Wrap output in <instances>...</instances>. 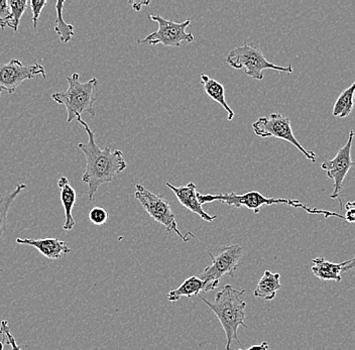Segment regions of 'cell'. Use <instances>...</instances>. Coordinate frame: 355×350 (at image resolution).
Returning a JSON list of instances; mask_svg holds the SVG:
<instances>
[{"label": "cell", "instance_id": "1", "mask_svg": "<svg viewBox=\"0 0 355 350\" xmlns=\"http://www.w3.org/2000/svg\"><path fill=\"white\" fill-rule=\"evenodd\" d=\"M80 125H83L88 134V143H80L78 148L86 158V170L82 181L88 185L87 195L92 200L100 186L110 183L117 175L128 167L123 152L119 150H111L110 146L101 150L95 141V134L81 117H78Z\"/></svg>", "mask_w": 355, "mask_h": 350}, {"label": "cell", "instance_id": "4", "mask_svg": "<svg viewBox=\"0 0 355 350\" xmlns=\"http://www.w3.org/2000/svg\"><path fill=\"white\" fill-rule=\"evenodd\" d=\"M80 75L73 73L71 76H67L68 89L52 94V99L58 104L65 106L67 110V123H72L74 119L81 117L83 112L95 116L96 112L94 110L95 97L94 90L98 85V80L92 78L85 83H81L79 80Z\"/></svg>", "mask_w": 355, "mask_h": 350}, {"label": "cell", "instance_id": "31", "mask_svg": "<svg viewBox=\"0 0 355 350\" xmlns=\"http://www.w3.org/2000/svg\"><path fill=\"white\" fill-rule=\"evenodd\" d=\"M1 92H2V90H1V89H0V94H1Z\"/></svg>", "mask_w": 355, "mask_h": 350}, {"label": "cell", "instance_id": "13", "mask_svg": "<svg viewBox=\"0 0 355 350\" xmlns=\"http://www.w3.org/2000/svg\"><path fill=\"white\" fill-rule=\"evenodd\" d=\"M312 272L321 281H334L340 283L343 281L341 274L354 268V259L343 263H331L324 258H316L312 261Z\"/></svg>", "mask_w": 355, "mask_h": 350}, {"label": "cell", "instance_id": "22", "mask_svg": "<svg viewBox=\"0 0 355 350\" xmlns=\"http://www.w3.org/2000/svg\"><path fill=\"white\" fill-rule=\"evenodd\" d=\"M65 0H59L55 3V12H57V19H55V32L59 35L60 41L63 44L69 43L74 37V26L72 24H67L64 21L63 12Z\"/></svg>", "mask_w": 355, "mask_h": 350}, {"label": "cell", "instance_id": "30", "mask_svg": "<svg viewBox=\"0 0 355 350\" xmlns=\"http://www.w3.org/2000/svg\"><path fill=\"white\" fill-rule=\"evenodd\" d=\"M3 347H4L3 342H0V350H4Z\"/></svg>", "mask_w": 355, "mask_h": 350}, {"label": "cell", "instance_id": "19", "mask_svg": "<svg viewBox=\"0 0 355 350\" xmlns=\"http://www.w3.org/2000/svg\"><path fill=\"white\" fill-rule=\"evenodd\" d=\"M10 6V13L8 19L4 21H0V28L3 30L6 26L12 28L15 32L19 30V23L21 19L28 8V1L26 0H10L8 1Z\"/></svg>", "mask_w": 355, "mask_h": 350}, {"label": "cell", "instance_id": "6", "mask_svg": "<svg viewBox=\"0 0 355 350\" xmlns=\"http://www.w3.org/2000/svg\"><path fill=\"white\" fill-rule=\"evenodd\" d=\"M212 263L205 268L201 274V280L204 282V293L214 291L218 288L222 277L228 274L234 277L239 268L241 265L243 247L239 245H228L213 256L209 252Z\"/></svg>", "mask_w": 355, "mask_h": 350}, {"label": "cell", "instance_id": "21", "mask_svg": "<svg viewBox=\"0 0 355 350\" xmlns=\"http://www.w3.org/2000/svg\"><path fill=\"white\" fill-rule=\"evenodd\" d=\"M26 189V184L19 183L12 192L0 198V239L3 236L4 232L6 231V221H8V214L11 205L21 191Z\"/></svg>", "mask_w": 355, "mask_h": 350}, {"label": "cell", "instance_id": "8", "mask_svg": "<svg viewBox=\"0 0 355 350\" xmlns=\"http://www.w3.org/2000/svg\"><path fill=\"white\" fill-rule=\"evenodd\" d=\"M150 21L159 24V30L152 33L143 40H139L137 43L144 45L172 46V48H182L194 41V35L186 32V28L191 24L190 19L183 23H176L172 19H166L161 15H150Z\"/></svg>", "mask_w": 355, "mask_h": 350}, {"label": "cell", "instance_id": "10", "mask_svg": "<svg viewBox=\"0 0 355 350\" xmlns=\"http://www.w3.org/2000/svg\"><path fill=\"white\" fill-rule=\"evenodd\" d=\"M354 132L350 130L347 141L340 150L337 152L336 156L330 161H324L321 169L326 170L328 178L334 182V190L330 195L331 199H338L339 195L343 190V181L346 175L354 166L352 159V147L354 141Z\"/></svg>", "mask_w": 355, "mask_h": 350}, {"label": "cell", "instance_id": "11", "mask_svg": "<svg viewBox=\"0 0 355 350\" xmlns=\"http://www.w3.org/2000/svg\"><path fill=\"white\" fill-rule=\"evenodd\" d=\"M40 75L46 79V70L40 64L24 65L19 60H11L10 63L0 64V89L11 94L26 80L35 78Z\"/></svg>", "mask_w": 355, "mask_h": 350}, {"label": "cell", "instance_id": "15", "mask_svg": "<svg viewBox=\"0 0 355 350\" xmlns=\"http://www.w3.org/2000/svg\"><path fill=\"white\" fill-rule=\"evenodd\" d=\"M58 187L61 194V202L63 204L64 210H65V223H64V230L70 231L76 225L74 217H73L72 210L76 203V191L73 189L72 186L69 183L66 177H62L58 181Z\"/></svg>", "mask_w": 355, "mask_h": 350}, {"label": "cell", "instance_id": "9", "mask_svg": "<svg viewBox=\"0 0 355 350\" xmlns=\"http://www.w3.org/2000/svg\"><path fill=\"white\" fill-rule=\"evenodd\" d=\"M252 128L257 137L263 139L275 137V139H283L294 146L306 159L314 163L316 161V154L312 150H307L302 147L297 137L293 134L291 121L288 117L283 116L279 113H272L270 116L259 117L255 123H252Z\"/></svg>", "mask_w": 355, "mask_h": 350}, {"label": "cell", "instance_id": "29", "mask_svg": "<svg viewBox=\"0 0 355 350\" xmlns=\"http://www.w3.org/2000/svg\"><path fill=\"white\" fill-rule=\"evenodd\" d=\"M132 4L133 10H137V12H139V10H141V6H148V4H150V2H144V1L133 2V3H132Z\"/></svg>", "mask_w": 355, "mask_h": 350}, {"label": "cell", "instance_id": "27", "mask_svg": "<svg viewBox=\"0 0 355 350\" xmlns=\"http://www.w3.org/2000/svg\"><path fill=\"white\" fill-rule=\"evenodd\" d=\"M10 13V6H8V0H0V21L8 19Z\"/></svg>", "mask_w": 355, "mask_h": 350}, {"label": "cell", "instance_id": "3", "mask_svg": "<svg viewBox=\"0 0 355 350\" xmlns=\"http://www.w3.org/2000/svg\"><path fill=\"white\" fill-rule=\"evenodd\" d=\"M198 200L201 205L203 204L212 203L215 201L225 204V205L233 206L235 208L245 207L248 210H252L255 214L259 213V209L263 206L277 205V204H286L294 208H300L309 214L323 215L324 218L328 219L330 217H337L343 219V215L336 212L328 211V210L317 209V208L309 207L305 204L300 202L299 200L286 198H268L263 196L261 192L250 191L244 194H236V193H216V194H201L198 193Z\"/></svg>", "mask_w": 355, "mask_h": 350}, {"label": "cell", "instance_id": "16", "mask_svg": "<svg viewBox=\"0 0 355 350\" xmlns=\"http://www.w3.org/2000/svg\"><path fill=\"white\" fill-rule=\"evenodd\" d=\"M200 80H201L200 83L203 86L206 94L226 110V112H227V119L232 121L234 119L235 113L230 108V106L228 105L227 101H226L225 88H224V86L222 85L220 82L210 78L209 76L205 74L200 75Z\"/></svg>", "mask_w": 355, "mask_h": 350}, {"label": "cell", "instance_id": "5", "mask_svg": "<svg viewBox=\"0 0 355 350\" xmlns=\"http://www.w3.org/2000/svg\"><path fill=\"white\" fill-rule=\"evenodd\" d=\"M226 63L230 67L241 70L244 69V73L250 78L261 81L263 79V71L275 70L279 73H293V68L282 67L275 65L266 59L265 55L257 46L248 44V42L243 46H236L228 53L226 57Z\"/></svg>", "mask_w": 355, "mask_h": 350}, {"label": "cell", "instance_id": "20", "mask_svg": "<svg viewBox=\"0 0 355 350\" xmlns=\"http://www.w3.org/2000/svg\"><path fill=\"white\" fill-rule=\"evenodd\" d=\"M354 91L355 84L354 83L339 95L338 98L335 102L334 107H333V116L344 119L352 113L354 105Z\"/></svg>", "mask_w": 355, "mask_h": 350}, {"label": "cell", "instance_id": "14", "mask_svg": "<svg viewBox=\"0 0 355 350\" xmlns=\"http://www.w3.org/2000/svg\"><path fill=\"white\" fill-rule=\"evenodd\" d=\"M17 243L35 247L49 260H59L64 254L71 252L70 247L67 245L66 241L59 240L57 238H17Z\"/></svg>", "mask_w": 355, "mask_h": 350}, {"label": "cell", "instance_id": "25", "mask_svg": "<svg viewBox=\"0 0 355 350\" xmlns=\"http://www.w3.org/2000/svg\"><path fill=\"white\" fill-rule=\"evenodd\" d=\"M28 4H30L33 12V26L35 30H37V21H39L44 6L46 4V0H31Z\"/></svg>", "mask_w": 355, "mask_h": 350}, {"label": "cell", "instance_id": "23", "mask_svg": "<svg viewBox=\"0 0 355 350\" xmlns=\"http://www.w3.org/2000/svg\"><path fill=\"white\" fill-rule=\"evenodd\" d=\"M89 220L94 225L101 226L105 225L108 220V213L105 208L101 206H95L89 212Z\"/></svg>", "mask_w": 355, "mask_h": 350}, {"label": "cell", "instance_id": "12", "mask_svg": "<svg viewBox=\"0 0 355 350\" xmlns=\"http://www.w3.org/2000/svg\"><path fill=\"white\" fill-rule=\"evenodd\" d=\"M166 185L174 192L178 200L189 211L198 215L200 218L208 221V222H211V221L215 220L217 218L216 215L211 216V215L204 211L203 207H202L198 200L199 192H197V186L193 182H191V183L187 184L186 186H181V187H176V186L172 185L168 182L166 183Z\"/></svg>", "mask_w": 355, "mask_h": 350}, {"label": "cell", "instance_id": "18", "mask_svg": "<svg viewBox=\"0 0 355 350\" xmlns=\"http://www.w3.org/2000/svg\"><path fill=\"white\" fill-rule=\"evenodd\" d=\"M204 290V282L198 277H190L177 289L173 290L168 294V300L170 302H177L182 297L192 298L199 296Z\"/></svg>", "mask_w": 355, "mask_h": 350}, {"label": "cell", "instance_id": "24", "mask_svg": "<svg viewBox=\"0 0 355 350\" xmlns=\"http://www.w3.org/2000/svg\"><path fill=\"white\" fill-rule=\"evenodd\" d=\"M0 334L2 336V342H6V344L10 345L11 350H22L21 347L17 345L15 338H13L12 334L10 333V328L8 326V320H2L1 325H0Z\"/></svg>", "mask_w": 355, "mask_h": 350}, {"label": "cell", "instance_id": "2", "mask_svg": "<svg viewBox=\"0 0 355 350\" xmlns=\"http://www.w3.org/2000/svg\"><path fill=\"white\" fill-rule=\"evenodd\" d=\"M244 293L245 290H236L232 286L225 285L221 291L215 295L212 302L201 297V300L220 321L226 335V350H232L233 341H236L237 344L243 347L237 331L241 326L248 328L244 323L246 309V302L243 299Z\"/></svg>", "mask_w": 355, "mask_h": 350}, {"label": "cell", "instance_id": "17", "mask_svg": "<svg viewBox=\"0 0 355 350\" xmlns=\"http://www.w3.org/2000/svg\"><path fill=\"white\" fill-rule=\"evenodd\" d=\"M282 288L281 274L279 272L266 271L254 292L255 298L272 301L276 298L277 291Z\"/></svg>", "mask_w": 355, "mask_h": 350}, {"label": "cell", "instance_id": "26", "mask_svg": "<svg viewBox=\"0 0 355 350\" xmlns=\"http://www.w3.org/2000/svg\"><path fill=\"white\" fill-rule=\"evenodd\" d=\"M346 215L344 216V220L349 223H354L355 219V205L352 201L346 203Z\"/></svg>", "mask_w": 355, "mask_h": 350}, {"label": "cell", "instance_id": "28", "mask_svg": "<svg viewBox=\"0 0 355 350\" xmlns=\"http://www.w3.org/2000/svg\"><path fill=\"white\" fill-rule=\"evenodd\" d=\"M237 350H243V349H237ZM246 350H268V343L263 341L261 344H255L252 345L250 349Z\"/></svg>", "mask_w": 355, "mask_h": 350}, {"label": "cell", "instance_id": "7", "mask_svg": "<svg viewBox=\"0 0 355 350\" xmlns=\"http://www.w3.org/2000/svg\"><path fill=\"white\" fill-rule=\"evenodd\" d=\"M135 198L143 206L144 209L159 225L166 227V234H175L179 236L184 243H188L191 238H194L191 232L184 236L178 228L176 216L171 209L170 204L162 195L154 194L148 191L141 184L135 185Z\"/></svg>", "mask_w": 355, "mask_h": 350}]
</instances>
